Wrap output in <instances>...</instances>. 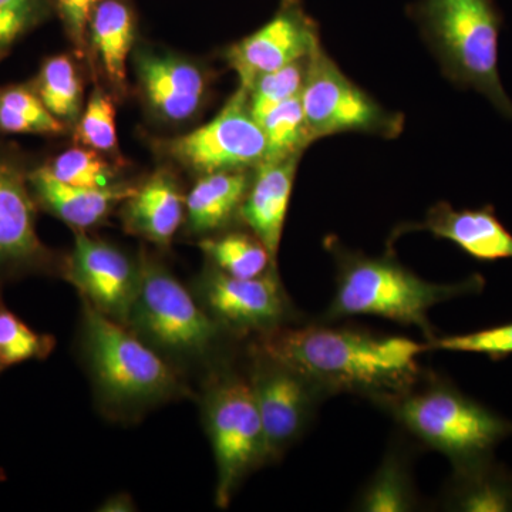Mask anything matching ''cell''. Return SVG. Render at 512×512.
Listing matches in <instances>:
<instances>
[{"mask_svg": "<svg viewBox=\"0 0 512 512\" xmlns=\"http://www.w3.org/2000/svg\"><path fill=\"white\" fill-rule=\"evenodd\" d=\"M447 352L481 353L494 360L505 359L512 355V323L466 333L439 338L430 343V349Z\"/></svg>", "mask_w": 512, "mask_h": 512, "instance_id": "obj_33", "label": "cell"}, {"mask_svg": "<svg viewBox=\"0 0 512 512\" xmlns=\"http://www.w3.org/2000/svg\"><path fill=\"white\" fill-rule=\"evenodd\" d=\"M163 151L187 170L204 175L251 170L264 163V131L249 109L248 90L238 87L214 119L165 141Z\"/></svg>", "mask_w": 512, "mask_h": 512, "instance_id": "obj_12", "label": "cell"}, {"mask_svg": "<svg viewBox=\"0 0 512 512\" xmlns=\"http://www.w3.org/2000/svg\"><path fill=\"white\" fill-rule=\"evenodd\" d=\"M308 57L275 72L262 74L249 89V109L258 123L279 104L302 93Z\"/></svg>", "mask_w": 512, "mask_h": 512, "instance_id": "obj_30", "label": "cell"}, {"mask_svg": "<svg viewBox=\"0 0 512 512\" xmlns=\"http://www.w3.org/2000/svg\"><path fill=\"white\" fill-rule=\"evenodd\" d=\"M208 264L235 278H256L276 269L265 245L252 232H227L201 239Z\"/></svg>", "mask_w": 512, "mask_h": 512, "instance_id": "obj_25", "label": "cell"}, {"mask_svg": "<svg viewBox=\"0 0 512 512\" xmlns=\"http://www.w3.org/2000/svg\"><path fill=\"white\" fill-rule=\"evenodd\" d=\"M249 348L291 366L326 396L356 394L383 407L419 382L429 343L350 326L285 325L251 339Z\"/></svg>", "mask_w": 512, "mask_h": 512, "instance_id": "obj_1", "label": "cell"}, {"mask_svg": "<svg viewBox=\"0 0 512 512\" xmlns=\"http://www.w3.org/2000/svg\"><path fill=\"white\" fill-rule=\"evenodd\" d=\"M30 170L18 148L0 143V291L28 276L62 274L63 258L37 234Z\"/></svg>", "mask_w": 512, "mask_h": 512, "instance_id": "obj_9", "label": "cell"}, {"mask_svg": "<svg viewBox=\"0 0 512 512\" xmlns=\"http://www.w3.org/2000/svg\"><path fill=\"white\" fill-rule=\"evenodd\" d=\"M57 180L83 188H111L121 185L114 165L89 147H73L45 164Z\"/></svg>", "mask_w": 512, "mask_h": 512, "instance_id": "obj_29", "label": "cell"}, {"mask_svg": "<svg viewBox=\"0 0 512 512\" xmlns=\"http://www.w3.org/2000/svg\"><path fill=\"white\" fill-rule=\"evenodd\" d=\"M420 498L410 470V458L399 443L386 451L382 464L357 495L355 510L409 512L419 510Z\"/></svg>", "mask_w": 512, "mask_h": 512, "instance_id": "obj_23", "label": "cell"}, {"mask_svg": "<svg viewBox=\"0 0 512 512\" xmlns=\"http://www.w3.org/2000/svg\"><path fill=\"white\" fill-rule=\"evenodd\" d=\"M318 43L319 25L302 0H282L271 20L225 50V60L249 92L259 76L306 59Z\"/></svg>", "mask_w": 512, "mask_h": 512, "instance_id": "obj_14", "label": "cell"}, {"mask_svg": "<svg viewBox=\"0 0 512 512\" xmlns=\"http://www.w3.org/2000/svg\"><path fill=\"white\" fill-rule=\"evenodd\" d=\"M53 9V0H0V60L30 30L45 22Z\"/></svg>", "mask_w": 512, "mask_h": 512, "instance_id": "obj_32", "label": "cell"}, {"mask_svg": "<svg viewBox=\"0 0 512 512\" xmlns=\"http://www.w3.org/2000/svg\"><path fill=\"white\" fill-rule=\"evenodd\" d=\"M137 76L148 109L167 123L197 116L208 96L207 72L181 57L143 50L137 56Z\"/></svg>", "mask_w": 512, "mask_h": 512, "instance_id": "obj_15", "label": "cell"}, {"mask_svg": "<svg viewBox=\"0 0 512 512\" xmlns=\"http://www.w3.org/2000/svg\"><path fill=\"white\" fill-rule=\"evenodd\" d=\"M441 507L458 512H511L512 473L494 457L454 467Z\"/></svg>", "mask_w": 512, "mask_h": 512, "instance_id": "obj_21", "label": "cell"}, {"mask_svg": "<svg viewBox=\"0 0 512 512\" xmlns=\"http://www.w3.org/2000/svg\"><path fill=\"white\" fill-rule=\"evenodd\" d=\"M66 126L53 117L32 84L0 86V134L59 136Z\"/></svg>", "mask_w": 512, "mask_h": 512, "instance_id": "obj_26", "label": "cell"}, {"mask_svg": "<svg viewBox=\"0 0 512 512\" xmlns=\"http://www.w3.org/2000/svg\"><path fill=\"white\" fill-rule=\"evenodd\" d=\"M410 232H429L447 239L477 261L512 259V234L495 215L493 205L476 210H456L446 201L437 202L421 222H404L393 229L389 247Z\"/></svg>", "mask_w": 512, "mask_h": 512, "instance_id": "obj_16", "label": "cell"}, {"mask_svg": "<svg viewBox=\"0 0 512 512\" xmlns=\"http://www.w3.org/2000/svg\"><path fill=\"white\" fill-rule=\"evenodd\" d=\"M248 362L268 463H278L305 436L328 396L298 370L249 346Z\"/></svg>", "mask_w": 512, "mask_h": 512, "instance_id": "obj_10", "label": "cell"}, {"mask_svg": "<svg viewBox=\"0 0 512 512\" xmlns=\"http://www.w3.org/2000/svg\"><path fill=\"white\" fill-rule=\"evenodd\" d=\"M407 13L444 76L461 89L483 94L512 120V100L498 69L504 18L495 0H417Z\"/></svg>", "mask_w": 512, "mask_h": 512, "instance_id": "obj_5", "label": "cell"}, {"mask_svg": "<svg viewBox=\"0 0 512 512\" xmlns=\"http://www.w3.org/2000/svg\"><path fill=\"white\" fill-rule=\"evenodd\" d=\"M57 340L50 333L36 332L6 306L0 295V369L46 360L56 349Z\"/></svg>", "mask_w": 512, "mask_h": 512, "instance_id": "obj_28", "label": "cell"}, {"mask_svg": "<svg viewBox=\"0 0 512 512\" xmlns=\"http://www.w3.org/2000/svg\"><path fill=\"white\" fill-rule=\"evenodd\" d=\"M201 414L217 467L215 504L228 508L244 481L269 464L247 370L239 372L231 360L211 370L201 394Z\"/></svg>", "mask_w": 512, "mask_h": 512, "instance_id": "obj_7", "label": "cell"}, {"mask_svg": "<svg viewBox=\"0 0 512 512\" xmlns=\"http://www.w3.org/2000/svg\"><path fill=\"white\" fill-rule=\"evenodd\" d=\"M301 100L312 143L345 133L393 140L404 128L403 114L387 109L350 80L322 42L308 56Z\"/></svg>", "mask_w": 512, "mask_h": 512, "instance_id": "obj_8", "label": "cell"}, {"mask_svg": "<svg viewBox=\"0 0 512 512\" xmlns=\"http://www.w3.org/2000/svg\"><path fill=\"white\" fill-rule=\"evenodd\" d=\"M249 170L200 175L185 197V224L195 235L214 234L237 220L251 184Z\"/></svg>", "mask_w": 512, "mask_h": 512, "instance_id": "obj_20", "label": "cell"}, {"mask_svg": "<svg viewBox=\"0 0 512 512\" xmlns=\"http://www.w3.org/2000/svg\"><path fill=\"white\" fill-rule=\"evenodd\" d=\"M302 156L264 161L254 168L238 218L278 258L296 171Z\"/></svg>", "mask_w": 512, "mask_h": 512, "instance_id": "obj_17", "label": "cell"}, {"mask_svg": "<svg viewBox=\"0 0 512 512\" xmlns=\"http://www.w3.org/2000/svg\"><path fill=\"white\" fill-rule=\"evenodd\" d=\"M30 190L39 210L46 211L76 231L103 224L114 208L130 197L134 187L126 184L111 188H83L63 183L46 165L32 167Z\"/></svg>", "mask_w": 512, "mask_h": 512, "instance_id": "obj_18", "label": "cell"}, {"mask_svg": "<svg viewBox=\"0 0 512 512\" xmlns=\"http://www.w3.org/2000/svg\"><path fill=\"white\" fill-rule=\"evenodd\" d=\"M325 245L336 265L335 295L322 318L326 323L350 316H377L414 326L430 346L437 338L429 319L430 309L481 292L485 285L478 274L457 284H433L400 264L393 254L370 256L352 251L335 237L326 239Z\"/></svg>", "mask_w": 512, "mask_h": 512, "instance_id": "obj_3", "label": "cell"}, {"mask_svg": "<svg viewBox=\"0 0 512 512\" xmlns=\"http://www.w3.org/2000/svg\"><path fill=\"white\" fill-rule=\"evenodd\" d=\"M80 357L101 414L136 423L163 404L192 396L177 369L127 326L82 302Z\"/></svg>", "mask_w": 512, "mask_h": 512, "instance_id": "obj_2", "label": "cell"}, {"mask_svg": "<svg viewBox=\"0 0 512 512\" xmlns=\"http://www.w3.org/2000/svg\"><path fill=\"white\" fill-rule=\"evenodd\" d=\"M383 410L423 446L446 456L453 467L493 457L494 448L512 434V421L431 373H423L412 389Z\"/></svg>", "mask_w": 512, "mask_h": 512, "instance_id": "obj_6", "label": "cell"}, {"mask_svg": "<svg viewBox=\"0 0 512 512\" xmlns=\"http://www.w3.org/2000/svg\"><path fill=\"white\" fill-rule=\"evenodd\" d=\"M2 372H3V370H2V369H0V375H2Z\"/></svg>", "mask_w": 512, "mask_h": 512, "instance_id": "obj_36", "label": "cell"}, {"mask_svg": "<svg viewBox=\"0 0 512 512\" xmlns=\"http://www.w3.org/2000/svg\"><path fill=\"white\" fill-rule=\"evenodd\" d=\"M194 295L237 340L291 325L298 316L276 269L256 278H235L208 264L195 281Z\"/></svg>", "mask_w": 512, "mask_h": 512, "instance_id": "obj_11", "label": "cell"}, {"mask_svg": "<svg viewBox=\"0 0 512 512\" xmlns=\"http://www.w3.org/2000/svg\"><path fill=\"white\" fill-rule=\"evenodd\" d=\"M87 36L104 76L114 89L123 92L128 57L136 40V18L126 0H103L93 12Z\"/></svg>", "mask_w": 512, "mask_h": 512, "instance_id": "obj_22", "label": "cell"}, {"mask_svg": "<svg viewBox=\"0 0 512 512\" xmlns=\"http://www.w3.org/2000/svg\"><path fill=\"white\" fill-rule=\"evenodd\" d=\"M140 258L77 231L72 251L63 258L62 276L101 315L126 325L140 284Z\"/></svg>", "mask_w": 512, "mask_h": 512, "instance_id": "obj_13", "label": "cell"}, {"mask_svg": "<svg viewBox=\"0 0 512 512\" xmlns=\"http://www.w3.org/2000/svg\"><path fill=\"white\" fill-rule=\"evenodd\" d=\"M184 220L185 197L167 171H157L134 187L121 210L126 231L157 247H170Z\"/></svg>", "mask_w": 512, "mask_h": 512, "instance_id": "obj_19", "label": "cell"}, {"mask_svg": "<svg viewBox=\"0 0 512 512\" xmlns=\"http://www.w3.org/2000/svg\"><path fill=\"white\" fill-rule=\"evenodd\" d=\"M136 505H134L133 500H131L130 495L127 494H117L113 495V497L109 498L103 505H101V511H134L136 510Z\"/></svg>", "mask_w": 512, "mask_h": 512, "instance_id": "obj_35", "label": "cell"}, {"mask_svg": "<svg viewBox=\"0 0 512 512\" xmlns=\"http://www.w3.org/2000/svg\"><path fill=\"white\" fill-rule=\"evenodd\" d=\"M30 84L53 117L66 127L77 123L83 111V82L69 56L47 57Z\"/></svg>", "mask_w": 512, "mask_h": 512, "instance_id": "obj_24", "label": "cell"}, {"mask_svg": "<svg viewBox=\"0 0 512 512\" xmlns=\"http://www.w3.org/2000/svg\"><path fill=\"white\" fill-rule=\"evenodd\" d=\"M103 0H53V9L62 20L67 36L77 47L79 56H84L89 43V25L93 12Z\"/></svg>", "mask_w": 512, "mask_h": 512, "instance_id": "obj_34", "label": "cell"}, {"mask_svg": "<svg viewBox=\"0 0 512 512\" xmlns=\"http://www.w3.org/2000/svg\"><path fill=\"white\" fill-rule=\"evenodd\" d=\"M140 268L137 295L124 326L181 375L190 369L210 373L229 362L227 348L234 338L211 318L197 296L156 258L141 255Z\"/></svg>", "mask_w": 512, "mask_h": 512, "instance_id": "obj_4", "label": "cell"}, {"mask_svg": "<svg viewBox=\"0 0 512 512\" xmlns=\"http://www.w3.org/2000/svg\"><path fill=\"white\" fill-rule=\"evenodd\" d=\"M266 141L265 161H278L292 156H302L311 146L301 94L279 104L266 114L261 123Z\"/></svg>", "mask_w": 512, "mask_h": 512, "instance_id": "obj_27", "label": "cell"}, {"mask_svg": "<svg viewBox=\"0 0 512 512\" xmlns=\"http://www.w3.org/2000/svg\"><path fill=\"white\" fill-rule=\"evenodd\" d=\"M76 140L101 154L119 153L116 106L109 94L94 90L76 126Z\"/></svg>", "mask_w": 512, "mask_h": 512, "instance_id": "obj_31", "label": "cell"}]
</instances>
